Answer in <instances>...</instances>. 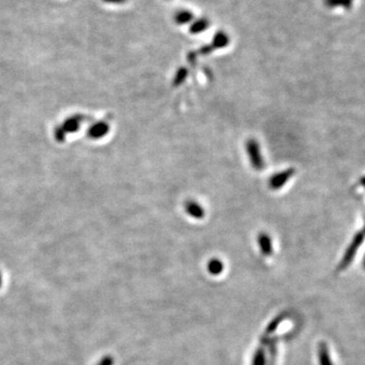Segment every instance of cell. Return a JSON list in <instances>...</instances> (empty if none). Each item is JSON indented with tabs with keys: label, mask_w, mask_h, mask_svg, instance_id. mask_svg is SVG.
Returning a JSON list of instances; mask_svg holds the SVG:
<instances>
[{
	"label": "cell",
	"mask_w": 365,
	"mask_h": 365,
	"mask_svg": "<svg viewBox=\"0 0 365 365\" xmlns=\"http://www.w3.org/2000/svg\"><path fill=\"white\" fill-rule=\"evenodd\" d=\"M85 119L83 115H73L65 119L63 123L57 127L54 131V138L57 142H64L66 139V136L71 133H76Z\"/></svg>",
	"instance_id": "1"
},
{
	"label": "cell",
	"mask_w": 365,
	"mask_h": 365,
	"mask_svg": "<svg viewBox=\"0 0 365 365\" xmlns=\"http://www.w3.org/2000/svg\"><path fill=\"white\" fill-rule=\"evenodd\" d=\"M245 149L251 167L257 172L263 171L265 167V160L259 142L252 138L248 139L245 143Z\"/></svg>",
	"instance_id": "2"
},
{
	"label": "cell",
	"mask_w": 365,
	"mask_h": 365,
	"mask_svg": "<svg viewBox=\"0 0 365 365\" xmlns=\"http://www.w3.org/2000/svg\"><path fill=\"white\" fill-rule=\"evenodd\" d=\"M295 173L294 169H287L280 173H277L273 175L269 181V186L272 190H279L281 189L289 180L291 177H293Z\"/></svg>",
	"instance_id": "3"
},
{
	"label": "cell",
	"mask_w": 365,
	"mask_h": 365,
	"mask_svg": "<svg viewBox=\"0 0 365 365\" xmlns=\"http://www.w3.org/2000/svg\"><path fill=\"white\" fill-rule=\"evenodd\" d=\"M110 132V125L106 121L94 123L88 130V136L93 140H99L107 136Z\"/></svg>",
	"instance_id": "4"
},
{
	"label": "cell",
	"mask_w": 365,
	"mask_h": 365,
	"mask_svg": "<svg viewBox=\"0 0 365 365\" xmlns=\"http://www.w3.org/2000/svg\"><path fill=\"white\" fill-rule=\"evenodd\" d=\"M363 239H364V234H363V233L358 234V235L355 237V239H354L353 242H352V244L350 245V247L348 248L347 252L345 254V257H344V259H343V261H342V264L340 265V268H339V269H341V270L345 269V268L352 262V260H353V258H354V256H355L356 250L359 248V246L361 245V243L363 242Z\"/></svg>",
	"instance_id": "5"
},
{
	"label": "cell",
	"mask_w": 365,
	"mask_h": 365,
	"mask_svg": "<svg viewBox=\"0 0 365 365\" xmlns=\"http://www.w3.org/2000/svg\"><path fill=\"white\" fill-rule=\"evenodd\" d=\"M184 208L186 213L195 219H202L205 216L204 208L195 200L186 201Z\"/></svg>",
	"instance_id": "6"
},
{
	"label": "cell",
	"mask_w": 365,
	"mask_h": 365,
	"mask_svg": "<svg viewBox=\"0 0 365 365\" xmlns=\"http://www.w3.org/2000/svg\"><path fill=\"white\" fill-rule=\"evenodd\" d=\"M229 44H230V36L223 31H218L214 35L212 42L210 44V47L213 51V50L223 49L227 46H229Z\"/></svg>",
	"instance_id": "7"
},
{
	"label": "cell",
	"mask_w": 365,
	"mask_h": 365,
	"mask_svg": "<svg viewBox=\"0 0 365 365\" xmlns=\"http://www.w3.org/2000/svg\"><path fill=\"white\" fill-rule=\"evenodd\" d=\"M210 25V21L206 17H201L196 20H193L190 25V33L192 35H198L206 31Z\"/></svg>",
	"instance_id": "8"
},
{
	"label": "cell",
	"mask_w": 365,
	"mask_h": 365,
	"mask_svg": "<svg viewBox=\"0 0 365 365\" xmlns=\"http://www.w3.org/2000/svg\"><path fill=\"white\" fill-rule=\"evenodd\" d=\"M174 18H175V21H176L177 24L185 25V24H188V23L193 21L194 14H193V12L191 10L181 9V10L176 12Z\"/></svg>",
	"instance_id": "9"
},
{
	"label": "cell",
	"mask_w": 365,
	"mask_h": 365,
	"mask_svg": "<svg viewBox=\"0 0 365 365\" xmlns=\"http://www.w3.org/2000/svg\"><path fill=\"white\" fill-rule=\"evenodd\" d=\"M319 362L320 365H334L326 343H321L319 346Z\"/></svg>",
	"instance_id": "10"
},
{
	"label": "cell",
	"mask_w": 365,
	"mask_h": 365,
	"mask_svg": "<svg viewBox=\"0 0 365 365\" xmlns=\"http://www.w3.org/2000/svg\"><path fill=\"white\" fill-rule=\"evenodd\" d=\"M258 243L264 255L270 256L272 254V242L270 237L267 234H260L258 237Z\"/></svg>",
	"instance_id": "11"
},
{
	"label": "cell",
	"mask_w": 365,
	"mask_h": 365,
	"mask_svg": "<svg viewBox=\"0 0 365 365\" xmlns=\"http://www.w3.org/2000/svg\"><path fill=\"white\" fill-rule=\"evenodd\" d=\"M188 77V70L185 67H181L177 70L175 77H174V86L179 87L185 82Z\"/></svg>",
	"instance_id": "12"
},
{
	"label": "cell",
	"mask_w": 365,
	"mask_h": 365,
	"mask_svg": "<svg viewBox=\"0 0 365 365\" xmlns=\"http://www.w3.org/2000/svg\"><path fill=\"white\" fill-rule=\"evenodd\" d=\"M208 270L212 274H218L222 271V263L217 259H212L208 263Z\"/></svg>",
	"instance_id": "13"
},
{
	"label": "cell",
	"mask_w": 365,
	"mask_h": 365,
	"mask_svg": "<svg viewBox=\"0 0 365 365\" xmlns=\"http://www.w3.org/2000/svg\"><path fill=\"white\" fill-rule=\"evenodd\" d=\"M325 4L330 8H335L337 6H343V0H325Z\"/></svg>",
	"instance_id": "14"
},
{
	"label": "cell",
	"mask_w": 365,
	"mask_h": 365,
	"mask_svg": "<svg viewBox=\"0 0 365 365\" xmlns=\"http://www.w3.org/2000/svg\"><path fill=\"white\" fill-rule=\"evenodd\" d=\"M127 0H103V2L108 3V4H123Z\"/></svg>",
	"instance_id": "15"
},
{
	"label": "cell",
	"mask_w": 365,
	"mask_h": 365,
	"mask_svg": "<svg viewBox=\"0 0 365 365\" xmlns=\"http://www.w3.org/2000/svg\"><path fill=\"white\" fill-rule=\"evenodd\" d=\"M353 0H343V7L345 9H350L352 6Z\"/></svg>",
	"instance_id": "16"
},
{
	"label": "cell",
	"mask_w": 365,
	"mask_h": 365,
	"mask_svg": "<svg viewBox=\"0 0 365 365\" xmlns=\"http://www.w3.org/2000/svg\"><path fill=\"white\" fill-rule=\"evenodd\" d=\"M363 266H364V269H365V257H364V261H363Z\"/></svg>",
	"instance_id": "17"
}]
</instances>
